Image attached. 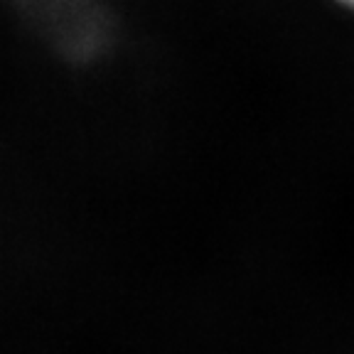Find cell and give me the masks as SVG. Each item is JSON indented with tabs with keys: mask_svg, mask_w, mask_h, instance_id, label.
I'll use <instances>...</instances> for the list:
<instances>
[{
	"mask_svg": "<svg viewBox=\"0 0 354 354\" xmlns=\"http://www.w3.org/2000/svg\"><path fill=\"white\" fill-rule=\"evenodd\" d=\"M342 3H344V6H352L354 8V0H342Z\"/></svg>",
	"mask_w": 354,
	"mask_h": 354,
	"instance_id": "1",
	"label": "cell"
}]
</instances>
